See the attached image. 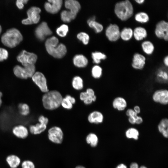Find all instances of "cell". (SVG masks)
<instances>
[{
    "label": "cell",
    "mask_w": 168,
    "mask_h": 168,
    "mask_svg": "<svg viewBox=\"0 0 168 168\" xmlns=\"http://www.w3.org/2000/svg\"><path fill=\"white\" fill-rule=\"evenodd\" d=\"M113 108L119 111H122L125 110L127 106L126 100L121 96L115 97L112 102Z\"/></svg>",
    "instance_id": "18"
},
{
    "label": "cell",
    "mask_w": 168,
    "mask_h": 168,
    "mask_svg": "<svg viewBox=\"0 0 168 168\" xmlns=\"http://www.w3.org/2000/svg\"><path fill=\"white\" fill-rule=\"evenodd\" d=\"M61 105L64 108L68 110L71 109L73 106V104L71 101L67 98H63Z\"/></svg>",
    "instance_id": "39"
},
{
    "label": "cell",
    "mask_w": 168,
    "mask_h": 168,
    "mask_svg": "<svg viewBox=\"0 0 168 168\" xmlns=\"http://www.w3.org/2000/svg\"><path fill=\"white\" fill-rule=\"evenodd\" d=\"M1 31H2V27H1V25H0V34Z\"/></svg>",
    "instance_id": "56"
},
{
    "label": "cell",
    "mask_w": 168,
    "mask_h": 168,
    "mask_svg": "<svg viewBox=\"0 0 168 168\" xmlns=\"http://www.w3.org/2000/svg\"><path fill=\"white\" fill-rule=\"evenodd\" d=\"M65 6L69 11L77 15L80 10L81 6L79 3L74 0H67L65 2Z\"/></svg>",
    "instance_id": "19"
},
{
    "label": "cell",
    "mask_w": 168,
    "mask_h": 168,
    "mask_svg": "<svg viewBox=\"0 0 168 168\" xmlns=\"http://www.w3.org/2000/svg\"><path fill=\"white\" fill-rule=\"evenodd\" d=\"M126 136L129 138H133L135 140L138 139L139 133L138 130L134 128L128 129L126 132Z\"/></svg>",
    "instance_id": "34"
},
{
    "label": "cell",
    "mask_w": 168,
    "mask_h": 168,
    "mask_svg": "<svg viewBox=\"0 0 168 168\" xmlns=\"http://www.w3.org/2000/svg\"><path fill=\"white\" fill-rule=\"evenodd\" d=\"M28 0H17L16 2V5L17 7L20 9H22L24 7V4H26Z\"/></svg>",
    "instance_id": "43"
},
{
    "label": "cell",
    "mask_w": 168,
    "mask_h": 168,
    "mask_svg": "<svg viewBox=\"0 0 168 168\" xmlns=\"http://www.w3.org/2000/svg\"><path fill=\"white\" fill-rule=\"evenodd\" d=\"M135 1L139 4L143 3L145 1L144 0H135Z\"/></svg>",
    "instance_id": "52"
},
{
    "label": "cell",
    "mask_w": 168,
    "mask_h": 168,
    "mask_svg": "<svg viewBox=\"0 0 168 168\" xmlns=\"http://www.w3.org/2000/svg\"><path fill=\"white\" fill-rule=\"evenodd\" d=\"M133 110L134 112L138 115L141 112V109L140 107L137 105H135L133 108Z\"/></svg>",
    "instance_id": "48"
},
{
    "label": "cell",
    "mask_w": 168,
    "mask_h": 168,
    "mask_svg": "<svg viewBox=\"0 0 168 168\" xmlns=\"http://www.w3.org/2000/svg\"><path fill=\"white\" fill-rule=\"evenodd\" d=\"M75 168H86L83 166H77Z\"/></svg>",
    "instance_id": "54"
},
{
    "label": "cell",
    "mask_w": 168,
    "mask_h": 168,
    "mask_svg": "<svg viewBox=\"0 0 168 168\" xmlns=\"http://www.w3.org/2000/svg\"><path fill=\"white\" fill-rule=\"evenodd\" d=\"M73 63L75 66L78 68L86 67L88 63L87 58L82 54L76 55L73 58Z\"/></svg>",
    "instance_id": "22"
},
{
    "label": "cell",
    "mask_w": 168,
    "mask_h": 168,
    "mask_svg": "<svg viewBox=\"0 0 168 168\" xmlns=\"http://www.w3.org/2000/svg\"><path fill=\"white\" fill-rule=\"evenodd\" d=\"M155 32L158 38L167 41L168 40V22L164 20L158 22L156 25Z\"/></svg>",
    "instance_id": "9"
},
{
    "label": "cell",
    "mask_w": 168,
    "mask_h": 168,
    "mask_svg": "<svg viewBox=\"0 0 168 168\" xmlns=\"http://www.w3.org/2000/svg\"><path fill=\"white\" fill-rule=\"evenodd\" d=\"M37 58L35 54L28 52L25 50L22 51L17 57V60L23 66L34 64Z\"/></svg>",
    "instance_id": "7"
},
{
    "label": "cell",
    "mask_w": 168,
    "mask_h": 168,
    "mask_svg": "<svg viewBox=\"0 0 168 168\" xmlns=\"http://www.w3.org/2000/svg\"><path fill=\"white\" fill-rule=\"evenodd\" d=\"M141 46L144 52L147 55L151 54L154 51V45L149 41H143L142 44Z\"/></svg>",
    "instance_id": "27"
},
{
    "label": "cell",
    "mask_w": 168,
    "mask_h": 168,
    "mask_svg": "<svg viewBox=\"0 0 168 168\" xmlns=\"http://www.w3.org/2000/svg\"><path fill=\"white\" fill-rule=\"evenodd\" d=\"M146 60L145 57L142 54L138 53H135L132 59V66L135 69L141 70L145 66Z\"/></svg>",
    "instance_id": "16"
},
{
    "label": "cell",
    "mask_w": 168,
    "mask_h": 168,
    "mask_svg": "<svg viewBox=\"0 0 168 168\" xmlns=\"http://www.w3.org/2000/svg\"><path fill=\"white\" fill-rule=\"evenodd\" d=\"M23 40V36L17 29L12 28L7 30L2 36L1 40L2 44L8 47H16Z\"/></svg>",
    "instance_id": "3"
},
{
    "label": "cell",
    "mask_w": 168,
    "mask_h": 168,
    "mask_svg": "<svg viewBox=\"0 0 168 168\" xmlns=\"http://www.w3.org/2000/svg\"><path fill=\"white\" fill-rule=\"evenodd\" d=\"M120 31L118 26L116 24H110L105 30V35L108 40L115 42L120 37Z\"/></svg>",
    "instance_id": "13"
},
{
    "label": "cell",
    "mask_w": 168,
    "mask_h": 168,
    "mask_svg": "<svg viewBox=\"0 0 168 168\" xmlns=\"http://www.w3.org/2000/svg\"><path fill=\"white\" fill-rule=\"evenodd\" d=\"M147 168L146 167L144 166H141L140 168Z\"/></svg>",
    "instance_id": "55"
},
{
    "label": "cell",
    "mask_w": 168,
    "mask_h": 168,
    "mask_svg": "<svg viewBox=\"0 0 168 168\" xmlns=\"http://www.w3.org/2000/svg\"><path fill=\"white\" fill-rule=\"evenodd\" d=\"M76 16L69 11L64 10L62 12L61 14V18L62 21L63 22H69L72 20L74 19Z\"/></svg>",
    "instance_id": "29"
},
{
    "label": "cell",
    "mask_w": 168,
    "mask_h": 168,
    "mask_svg": "<svg viewBox=\"0 0 168 168\" xmlns=\"http://www.w3.org/2000/svg\"><path fill=\"white\" fill-rule=\"evenodd\" d=\"M58 40L55 36H52L48 39L45 43V46L48 53L53 57L61 58L67 52L65 46L63 44H58Z\"/></svg>",
    "instance_id": "1"
},
{
    "label": "cell",
    "mask_w": 168,
    "mask_h": 168,
    "mask_svg": "<svg viewBox=\"0 0 168 168\" xmlns=\"http://www.w3.org/2000/svg\"><path fill=\"white\" fill-rule=\"evenodd\" d=\"M89 26L94 29L96 33L101 32L103 29V26L99 23L95 21V18L93 17L87 21Z\"/></svg>",
    "instance_id": "28"
},
{
    "label": "cell",
    "mask_w": 168,
    "mask_h": 168,
    "mask_svg": "<svg viewBox=\"0 0 168 168\" xmlns=\"http://www.w3.org/2000/svg\"><path fill=\"white\" fill-rule=\"evenodd\" d=\"M8 56V53L7 50L0 48V61H2L7 59Z\"/></svg>",
    "instance_id": "42"
},
{
    "label": "cell",
    "mask_w": 168,
    "mask_h": 168,
    "mask_svg": "<svg viewBox=\"0 0 168 168\" xmlns=\"http://www.w3.org/2000/svg\"><path fill=\"white\" fill-rule=\"evenodd\" d=\"M6 161L10 168H17L21 164L20 159L14 155H11L6 158Z\"/></svg>",
    "instance_id": "24"
},
{
    "label": "cell",
    "mask_w": 168,
    "mask_h": 168,
    "mask_svg": "<svg viewBox=\"0 0 168 168\" xmlns=\"http://www.w3.org/2000/svg\"><path fill=\"white\" fill-rule=\"evenodd\" d=\"M35 68L34 64L28 65L23 67L16 66L13 68V72L17 77L23 79L32 77L35 73Z\"/></svg>",
    "instance_id": "5"
},
{
    "label": "cell",
    "mask_w": 168,
    "mask_h": 168,
    "mask_svg": "<svg viewBox=\"0 0 168 168\" xmlns=\"http://www.w3.org/2000/svg\"><path fill=\"white\" fill-rule=\"evenodd\" d=\"M68 31V27L67 25L63 24L58 27L56 30V33L60 36H65Z\"/></svg>",
    "instance_id": "36"
},
{
    "label": "cell",
    "mask_w": 168,
    "mask_h": 168,
    "mask_svg": "<svg viewBox=\"0 0 168 168\" xmlns=\"http://www.w3.org/2000/svg\"><path fill=\"white\" fill-rule=\"evenodd\" d=\"M114 11L119 18L125 21L133 15V8L131 2L128 0H125L117 3L115 5Z\"/></svg>",
    "instance_id": "4"
},
{
    "label": "cell",
    "mask_w": 168,
    "mask_h": 168,
    "mask_svg": "<svg viewBox=\"0 0 168 168\" xmlns=\"http://www.w3.org/2000/svg\"><path fill=\"white\" fill-rule=\"evenodd\" d=\"M152 99L156 103L166 105L168 103V91L166 89L156 91L152 96Z\"/></svg>",
    "instance_id": "11"
},
{
    "label": "cell",
    "mask_w": 168,
    "mask_h": 168,
    "mask_svg": "<svg viewBox=\"0 0 168 168\" xmlns=\"http://www.w3.org/2000/svg\"><path fill=\"white\" fill-rule=\"evenodd\" d=\"M104 120L103 114L98 111L91 112L88 117V120L91 123L99 124L102 123Z\"/></svg>",
    "instance_id": "21"
},
{
    "label": "cell",
    "mask_w": 168,
    "mask_h": 168,
    "mask_svg": "<svg viewBox=\"0 0 168 168\" xmlns=\"http://www.w3.org/2000/svg\"><path fill=\"white\" fill-rule=\"evenodd\" d=\"M18 109L20 113L22 115L26 116L29 113V107L26 104L21 103L19 104Z\"/></svg>",
    "instance_id": "37"
},
{
    "label": "cell",
    "mask_w": 168,
    "mask_h": 168,
    "mask_svg": "<svg viewBox=\"0 0 168 168\" xmlns=\"http://www.w3.org/2000/svg\"><path fill=\"white\" fill-rule=\"evenodd\" d=\"M32 78L33 82L42 92L46 93L49 91L46 79L42 73L39 72H35Z\"/></svg>",
    "instance_id": "10"
},
{
    "label": "cell",
    "mask_w": 168,
    "mask_h": 168,
    "mask_svg": "<svg viewBox=\"0 0 168 168\" xmlns=\"http://www.w3.org/2000/svg\"><path fill=\"white\" fill-rule=\"evenodd\" d=\"M77 37L84 44L86 45L88 44L89 40V35L86 33L83 32H80L77 34Z\"/></svg>",
    "instance_id": "38"
},
{
    "label": "cell",
    "mask_w": 168,
    "mask_h": 168,
    "mask_svg": "<svg viewBox=\"0 0 168 168\" xmlns=\"http://www.w3.org/2000/svg\"><path fill=\"white\" fill-rule=\"evenodd\" d=\"M48 135L49 140L56 144H61L63 139V132L59 127L54 126L49 128Z\"/></svg>",
    "instance_id": "8"
},
{
    "label": "cell",
    "mask_w": 168,
    "mask_h": 168,
    "mask_svg": "<svg viewBox=\"0 0 168 168\" xmlns=\"http://www.w3.org/2000/svg\"><path fill=\"white\" fill-rule=\"evenodd\" d=\"M12 133L16 137L24 139L26 138L29 135L28 129L22 125H16L13 128Z\"/></svg>",
    "instance_id": "17"
},
{
    "label": "cell",
    "mask_w": 168,
    "mask_h": 168,
    "mask_svg": "<svg viewBox=\"0 0 168 168\" xmlns=\"http://www.w3.org/2000/svg\"><path fill=\"white\" fill-rule=\"evenodd\" d=\"M133 35V30L130 28L125 27L120 32V37L124 40H129Z\"/></svg>",
    "instance_id": "26"
},
{
    "label": "cell",
    "mask_w": 168,
    "mask_h": 168,
    "mask_svg": "<svg viewBox=\"0 0 168 168\" xmlns=\"http://www.w3.org/2000/svg\"><path fill=\"white\" fill-rule=\"evenodd\" d=\"M168 119L164 118L162 119L159 123L158 128L159 131L163 135L167 138L168 136Z\"/></svg>",
    "instance_id": "25"
},
{
    "label": "cell",
    "mask_w": 168,
    "mask_h": 168,
    "mask_svg": "<svg viewBox=\"0 0 168 168\" xmlns=\"http://www.w3.org/2000/svg\"><path fill=\"white\" fill-rule=\"evenodd\" d=\"M91 55L93 62L96 64L99 63L101 60H105L107 58L105 54L99 52H93Z\"/></svg>",
    "instance_id": "33"
},
{
    "label": "cell",
    "mask_w": 168,
    "mask_h": 168,
    "mask_svg": "<svg viewBox=\"0 0 168 168\" xmlns=\"http://www.w3.org/2000/svg\"><path fill=\"white\" fill-rule=\"evenodd\" d=\"M72 85L75 90H79L82 89L83 87V80L79 76L74 77L72 80Z\"/></svg>",
    "instance_id": "30"
},
{
    "label": "cell",
    "mask_w": 168,
    "mask_h": 168,
    "mask_svg": "<svg viewBox=\"0 0 168 168\" xmlns=\"http://www.w3.org/2000/svg\"><path fill=\"white\" fill-rule=\"evenodd\" d=\"M62 3L61 0H49L45 3L44 8L48 12L55 14L60 10Z\"/></svg>",
    "instance_id": "14"
},
{
    "label": "cell",
    "mask_w": 168,
    "mask_h": 168,
    "mask_svg": "<svg viewBox=\"0 0 168 168\" xmlns=\"http://www.w3.org/2000/svg\"><path fill=\"white\" fill-rule=\"evenodd\" d=\"M86 142L92 147H96L98 144V139L97 135L93 133L89 134L86 137Z\"/></svg>",
    "instance_id": "31"
},
{
    "label": "cell",
    "mask_w": 168,
    "mask_h": 168,
    "mask_svg": "<svg viewBox=\"0 0 168 168\" xmlns=\"http://www.w3.org/2000/svg\"><path fill=\"white\" fill-rule=\"evenodd\" d=\"M137 115L135 116H132L128 118V122L132 124H136V117Z\"/></svg>",
    "instance_id": "45"
},
{
    "label": "cell",
    "mask_w": 168,
    "mask_h": 168,
    "mask_svg": "<svg viewBox=\"0 0 168 168\" xmlns=\"http://www.w3.org/2000/svg\"><path fill=\"white\" fill-rule=\"evenodd\" d=\"M80 98L85 104L89 105L96 100V97L94 90L91 88H88L86 91L81 93Z\"/></svg>",
    "instance_id": "15"
},
{
    "label": "cell",
    "mask_w": 168,
    "mask_h": 168,
    "mask_svg": "<svg viewBox=\"0 0 168 168\" xmlns=\"http://www.w3.org/2000/svg\"><path fill=\"white\" fill-rule=\"evenodd\" d=\"M2 96V93L0 91V106H1L2 103V100L1 99Z\"/></svg>",
    "instance_id": "53"
},
{
    "label": "cell",
    "mask_w": 168,
    "mask_h": 168,
    "mask_svg": "<svg viewBox=\"0 0 168 168\" xmlns=\"http://www.w3.org/2000/svg\"><path fill=\"white\" fill-rule=\"evenodd\" d=\"M126 114L128 117L135 116L138 115L132 109H128L126 112Z\"/></svg>",
    "instance_id": "44"
},
{
    "label": "cell",
    "mask_w": 168,
    "mask_h": 168,
    "mask_svg": "<svg viewBox=\"0 0 168 168\" xmlns=\"http://www.w3.org/2000/svg\"><path fill=\"white\" fill-rule=\"evenodd\" d=\"M35 125L30 126L29 130L30 133L33 135H37L44 132L47 128V124L41 122H39Z\"/></svg>",
    "instance_id": "20"
},
{
    "label": "cell",
    "mask_w": 168,
    "mask_h": 168,
    "mask_svg": "<svg viewBox=\"0 0 168 168\" xmlns=\"http://www.w3.org/2000/svg\"><path fill=\"white\" fill-rule=\"evenodd\" d=\"M158 78L164 81H167L168 79V74L166 71L160 70L158 71L156 74Z\"/></svg>",
    "instance_id": "40"
},
{
    "label": "cell",
    "mask_w": 168,
    "mask_h": 168,
    "mask_svg": "<svg viewBox=\"0 0 168 168\" xmlns=\"http://www.w3.org/2000/svg\"><path fill=\"white\" fill-rule=\"evenodd\" d=\"M116 168H127V167L124 164H121L118 165Z\"/></svg>",
    "instance_id": "51"
},
{
    "label": "cell",
    "mask_w": 168,
    "mask_h": 168,
    "mask_svg": "<svg viewBox=\"0 0 168 168\" xmlns=\"http://www.w3.org/2000/svg\"><path fill=\"white\" fill-rule=\"evenodd\" d=\"M41 9L39 7H32L27 11V18L23 19L22 23L24 25H29L36 24L39 21L40 19V13Z\"/></svg>",
    "instance_id": "6"
},
{
    "label": "cell",
    "mask_w": 168,
    "mask_h": 168,
    "mask_svg": "<svg viewBox=\"0 0 168 168\" xmlns=\"http://www.w3.org/2000/svg\"><path fill=\"white\" fill-rule=\"evenodd\" d=\"M52 33L47 23L43 22L36 28L35 34L36 37L41 41L43 40L45 37L51 35Z\"/></svg>",
    "instance_id": "12"
},
{
    "label": "cell",
    "mask_w": 168,
    "mask_h": 168,
    "mask_svg": "<svg viewBox=\"0 0 168 168\" xmlns=\"http://www.w3.org/2000/svg\"><path fill=\"white\" fill-rule=\"evenodd\" d=\"M102 73V68L99 66L96 65L93 67L91 70V74L92 77L94 78H99L101 76Z\"/></svg>",
    "instance_id": "35"
},
{
    "label": "cell",
    "mask_w": 168,
    "mask_h": 168,
    "mask_svg": "<svg viewBox=\"0 0 168 168\" xmlns=\"http://www.w3.org/2000/svg\"><path fill=\"white\" fill-rule=\"evenodd\" d=\"M65 97L69 100L73 105L75 103V99L74 97L70 95H67Z\"/></svg>",
    "instance_id": "47"
},
{
    "label": "cell",
    "mask_w": 168,
    "mask_h": 168,
    "mask_svg": "<svg viewBox=\"0 0 168 168\" xmlns=\"http://www.w3.org/2000/svg\"><path fill=\"white\" fill-rule=\"evenodd\" d=\"M133 35L136 40L140 41L147 37V31L143 27H137L135 28L133 31Z\"/></svg>",
    "instance_id": "23"
},
{
    "label": "cell",
    "mask_w": 168,
    "mask_h": 168,
    "mask_svg": "<svg viewBox=\"0 0 168 168\" xmlns=\"http://www.w3.org/2000/svg\"><path fill=\"white\" fill-rule=\"evenodd\" d=\"M130 168H139L138 164L136 163H132L130 166Z\"/></svg>",
    "instance_id": "49"
},
{
    "label": "cell",
    "mask_w": 168,
    "mask_h": 168,
    "mask_svg": "<svg viewBox=\"0 0 168 168\" xmlns=\"http://www.w3.org/2000/svg\"><path fill=\"white\" fill-rule=\"evenodd\" d=\"M134 18L136 21L141 23H146L149 19L148 15L144 12L138 13L135 15Z\"/></svg>",
    "instance_id": "32"
},
{
    "label": "cell",
    "mask_w": 168,
    "mask_h": 168,
    "mask_svg": "<svg viewBox=\"0 0 168 168\" xmlns=\"http://www.w3.org/2000/svg\"><path fill=\"white\" fill-rule=\"evenodd\" d=\"M164 63L166 66H168V56H166L164 59Z\"/></svg>",
    "instance_id": "50"
},
{
    "label": "cell",
    "mask_w": 168,
    "mask_h": 168,
    "mask_svg": "<svg viewBox=\"0 0 168 168\" xmlns=\"http://www.w3.org/2000/svg\"><path fill=\"white\" fill-rule=\"evenodd\" d=\"M143 121V119L141 116L138 115L136 116V124H140L142 123Z\"/></svg>",
    "instance_id": "46"
},
{
    "label": "cell",
    "mask_w": 168,
    "mask_h": 168,
    "mask_svg": "<svg viewBox=\"0 0 168 168\" xmlns=\"http://www.w3.org/2000/svg\"><path fill=\"white\" fill-rule=\"evenodd\" d=\"M22 168H35L34 163L30 160H25L21 163Z\"/></svg>",
    "instance_id": "41"
},
{
    "label": "cell",
    "mask_w": 168,
    "mask_h": 168,
    "mask_svg": "<svg viewBox=\"0 0 168 168\" xmlns=\"http://www.w3.org/2000/svg\"><path fill=\"white\" fill-rule=\"evenodd\" d=\"M63 98L61 94L58 91H49L45 93L42 97L43 105L47 110H55L61 105Z\"/></svg>",
    "instance_id": "2"
}]
</instances>
